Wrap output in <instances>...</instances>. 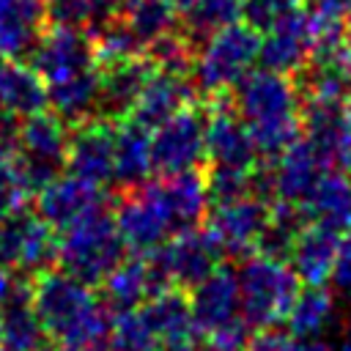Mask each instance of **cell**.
Listing matches in <instances>:
<instances>
[{
    "mask_svg": "<svg viewBox=\"0 0 351 351\" xmlns=\"http://www.w3.org/2000/svg\"><path fill=\"white\" fill-rule=\"evenodd\" d=\"M335 162H340V167L346 173H351V96L346 99V118H343V134L337 143V154Z\"/></svg>",
    "mask_w": 351,
    "mask_h": 351,
    "instance_id": "cell-40",
    "label": "cell"
},
{
    "mask_svg": "<svg viewBox=\"0 0 351 351\" xmlns=\"http://www.w3.org/2000/svg\"><path fill=\"white\" fill-rule=\"evenodd\" d=\"M112 219L123 247L132 255H151L173 233L156 181H143L140 186L126 189L112 211Z\"/></svg>",
    "mask_w": 351,
    "mask_h": 351,
    "instance_id": "cell-9",
    "label": "cell"
},
{
    "mask_svg": "<svg viewBox=\"0 0 351 351\" xmlns=\"http://www.w3.org/2000/svg\"><path fill=\"white\" fill-rule=\"evenodd\" d=\"M228 96L261 159H277L302 137V96L291 74L250 69Z\"/></svg>",
    "mask_w": 351,
    "mask_h": 351,
    "instance_id": "cell-2",
    "label": "cell"
},
{
    "mask_svg": "<svg viewBox=\"0 0 351 351\" xmlns=\"http://www.w3.org/2000/svg\"><path fill=\"white\" fill-rule=\"evenodd\" d=\"M236 19H241V0H186L178 5V30L195 47Z\"/></svg>",
    "mask_w": 351,
    "mask_h": 351,
    "instance_id": "cell-30",
    "label": "cell"
},
{
    "mask_svg": "<svg viewBox=\"0 0 351 351\" xmlns=\"http://www.w3.org/2000/svg\"><path fill=\"white\" fill-rule=\"evenodd\" d=\"M112 148L115 121L88 118L71 126L66 145V173H74L96 186L112 184Z\"/></svg>",
    "mask_w": 351,
    "mask_h": 351,
    "instance_id": "cell-14",
    "label": "cell"
},
{
    "mask_svg": "<svg viewBox=\"0 0 351 351\" xmlns=\"http://www.w3.org/2000/svg\"><path fill=\"white\" fill-rule=\"evenodd\" d=\"M44 30V0H0V58L27 60Z\"/></svg>",
    "mask_w": 351,
    "mask_h": 351,
    "instance_id": "cell-22",
    "label": "cell"
},
{
    "mask_svg": "<svg viewBox=\"0 0 351 351\" xmlns=\"http://www.w3.org/2000/svg\"><path fill=\"white\" fill-rule=\"evenodd\" d=\"M313 14L310 5L304 3L299 11H293L291 16H285L282 22H277L271 30L261 33V52L258 60L263 63V69L280 71V74H296L307 66L310 55H313Z\"/></svg>",
    "mask_w": 351,
    "mask_h": 351,
    "instance_id": "cell-16",
    "label": "cell"
},
{
    "mask_svg": "<svg viewBox=\"0 0 351 351\" xmlns=\"http://www.w3.org/2000/svg\"><path fill=\"white\" fill-rule=\"evenodd\" d=\"M280 351H329V346H324L315 337H293V335H288V340L282 343Z\"/></svg>",
    "mask_w": 351,
    "mask_h": 351,
    "instance_id": "cell-41",
    "label": "cell"
},
{
    "mask_svg": "<svg viewBox=\"0 0 351 351\" xmlns=\"http://www.w3.org/2000/svg\"><path fill=\"white\" fill-rule=\"evenodd\" d=\"M313 8H318V11H326V14H337V16H343L348 8H351V0H307Z\"/></svg>",
    "mask_w": 351,
    "mask_h": 351,
    "instance_id": "cell-43",
    "label": "cell"
},
{
    "mask_svg": "<svg viewBox=\"0 0 351 351\" xmlns=\"http://www.w3.org/2000/svg\"><path fill=\"white\" fill-rule=\"evenodd\" d=\"M250 335L252 326L241 315H233L230 321L208 329L200 340H203V351H247Z\"/></svg>",
    "mask_w": 351,
    "mask_h": 351,
    "instance_id": "cell-38",
    "label": "cell"
},
{
    "mask_svg": "<svg viewBox=\"0 0 351 351\" xmlns=\"http://www.w3.org/2000/svg\"><path fill=\"white\" fill-rule=\"evenodd\" d=\"M332 282L340 291H351V230L346 239H340L337 247V258H335V269H332Z\"/></svg>",
    "mask_w": 351,
    "mask_h": 351,
    "instance_id": "cell-39",
    "label": "cell"
},
{
    "mask_svg": "<svg viewBox=\"0 0 351 351\" xmlns=\"http://www.w3.org/2000/svg\"><path fill=\"white\" fill-rule=\"evenodd\" d=\"M151 60L143 55L123 58L115 63L99 66V93H96V118L121 121L129 115L143 82L151 74Z\"/></svg>",
    "mask_w": 351,
    "mask_h": 351,
    "instance_id": "cell-19",
    "label": "cell"
},
{
    "mask_svg": "<svg viewBox=\"0 0 351 351\" xmlns=\"http://www.w3.org/2000/svg\"><path fill=\"white\" fill-rule=\"evenodd\" d=\"M66 145H69V123L58 118L52 110L44 107L19 121L16 151L33 195L47 181H52L66 170Z\"/></svg>",
    "mask_w": 351,
    "mask_h": 351,
    "instance_id": "cell-7",
    "label": "cell"
},
{
    "mask_svg": "<svg viewBox=\"0 0 351 351\" xmlns=\"http://www.w3.org/2000/svg\"><path fill=\"white\" fill-rule=\"evenodd\" d=\"M173 3H176V11H178V5H184L186 0H173Z\"/></svg>",
    "mask_w": 351,
    "mask_h": 351,
    "instance_id": "cell-49",
    "label": "cell"
},
{
    "mask_svg": "<svg viewBox=\"0 0 351 351\" xmlns=\"http://www.w3.org/2000/svg\"><path fill=\"white\" fill-rule=\"evenodd\" d=\"M299 208L310 222H321L340 233H348L351 230V173L346 170L337 173L329 167L315 181V186L310 189V195L302 200Z\"/></svg>",
    "mask_w": 351,
    "mask_h": 351,
    "instance_id": "cell-27",
    "label": "cell"
},
{
    "mask_svg": "<svg viewBox=\"0 0 351 351\" xmlns=\"http://www.w3.org/2000/svg\"><path fill=\"white\" fill-rule=\"evenodd\" d=\"M14 277H16L14 271H8L5 266H0V302H3V299H5V293L11 291V285H14Z\"/></svg>",
    "mask_w": 351,
    "mask_h": 351,
    "instance_id": "cell-44",
    "label": "cell"
},
{
    "mask_svg": "<svg viewBox=\"0 0 351 351\" xmlns=\"http://www.w3.org/2000/svg\"><path fill=\"white\" fill-rule=\"evenodd\" d=\"M343 233L321 225V222H304V228L296 233L291 250H288V263L299 282L304 285H326L332 280L337 247H340Z\"/></svg>",
    "mask_w": 351,
    "mask_h": 351,
    "instance_id": "cell-20",
    "label": "cell"
},
{
    "mask_svg": "<svg viewBox=\"0 0 351 351\" xmlns=\"http://www.w3.org/2000/svg\"><path fill=\"white\" fill-rule=\"evenodd\" d=\"M343 36H346V41L351 44V8L343 14Z\"/></svg>",
    "mask_w": 351,
    "mask_h": 351,
    "instance_id": "cell-47",
    "label": "cell"
},
{
    "mask_svg": "<svg viewBox=\"0 0 351 351\" xmlns=\"http://www.w3.org/2000/svg\"><path fill=\"white\" fill-rule=\"evenodd\" d=\"M236 282L241 318L252 329L282 324L302 285L285 258L263 252L244 255L241 266L236 269Z\"/></svg>",
    "mask_w": 351,
    "mask_h": 351,
    "instance_id": "cell-4",
    "label": "cell"
},
{
    "mask_svg": "<svg viewBox=\"0 0 351 351\" xmlns=\"http://www.w3.org/2000/svg\"><path fill=\"white\" fill-rule=\"evenodd\" d=\"M27 351H58V343L49 340V337H44V340H38L33 348H27Z\"/></svg>",
    "mask_w": 351,
    "mask_h": 351,
    "instance_id": "cell-45",
    "label": "cell"
},
{
    "mask_svg": "<svg viewBox=\"0 0 351 351\" xmlns=\"http://www.w3.org/2000/svg\"><path fill=\"white\" fill-rule=\"evenodd\" d=\"M47 3V22L52 25H71V27H93L104 16H110L107 0H44Z\"/></svg>",
    "mask_w": 351,
    "mask_h": 351,
    "instance_id": "cell-35",
    "label": "cell"
},
{
    "mask_svg": "<svg viewBox=\"0 0 351 351\" xmlns=\"http://www.w3.org/2000/svg\"><path fill=\"white\" fill-rule=\"evenodd\" d=\"M44 326L30 302V277H14L11 291L0 302V343L8 351H27L44 340Z\"/></svg>",
    "mask_w": 351,
    "mask_h": 351,
    "instance_id": "cell-26",
    "label": "cell"
},
{
    "mask_svg": "<svg viewBox=\"0 0 351 351\" xmlns=\"http://www.w3.org/2000/svg\"><path fill=\"white\" fill-rule=\"evenodd\" d=\"M16 129H19V118L0 107V140L3 143H16Z\"/></svg>",
    "mask_w": 351,
    "mask_h": 351,
    "instance_id": "cell-42",
    "label": "cell"
},
{
    "mask_svg": "<svg viewBox=\"0 0 351 351\" xmlns=\"http://www.w3.org/2000/svg\"><path fill=\"white\" fill-rule=\"evenodd\" d=\"M30 302L44 326V335L58 346L107 351L112 313L82 280L71 277L60 266H49L30 277Z\"/></svg>",
    "mask_w": 351,
    "mask_h": 351,
    "instance_id": "cell-1",
    "label": "cell"
},
{
    "mask_svg": "<svg viewBox=\"0 0 351 351\" xmlns=\"http://www.w3.org/2000/svg\"><path fill=\"white\" fill-rule=\"evenodd\" d=\"M192 101H195V85H192L189 74L151 69V74L143 82L126 118H132L143 129L154 132L159 123H165L170 115H176L178 110H184Z\"/></svg>",
    "mask_w": 351,
    "mask_h": 351,
    "instance_id": "cell-18",
    "label": "cell"
},
{
    "mask_svg": "<svg viewBox=\"0 0 351 351\" xmlns=\"http://www.w3.org/2000/svg\"><path fill=\"white\" fill-rule=\"evenodd\" d=\"M121 16L143 47H148L154 38L178 25V11L173 0H132Z\"/></svg>",
    "mask_w": 351,
    "mask_h": 351,
    "instance_id": "cell-32",
    "label": "cell"
},
{
    "mask_svg": "<svg viewBox=\"0 0 351 351\" xmlns=\"http://www.w3.org/2000/svg\"><path fill=\"white\" fill-rule=\"evenodd\" d=\"M126 255V247L118 236L112 211L107 206L85 214L80 222L58 233L55 263L85 285H99Z\"/></svg>",
    "mask_w": 351,
    "mask_h": 351,
    "instance_id": "cell-3",
    "label": "cell"
},
{
    "mask_svg": "<svg viewBox=\"0 0 351 351\" xmlns=\"http://www.w3.org/2000/svg\"><path fill=\"white\" fill-rule=\"evenodd\" d=\"M107 3H110V11H112V14H123L132 0H107Z\"/></svg>",
    "mask_w": 351,
    "mask_h": 351,
    "instance_id": "cell-46",
    "label": "cell"
},
{
    "mask_svg": "<svg viewBox=\"0 0 351 351\" xmlns=\"http://www.w3.org/2000/svg\"><path fill=\"white\" fill-rule=\"evenodd\" d=\"M154 173L151 167V132L132 118L115 121V148H112V184L123 192L140 186Z\"/></svg>",
    "mask_w": 351,
    "mask_h": 351,
    "instance_id": "cell-24",
    "label": "cell"
},
{
    "mask_svg": "<svg viewBox=\"0 0 351 351\" xmlns=\"http://www.w3.org/2000/svg\"><path fill=\"white\" fill-rule=\"evenodd\" d=\"M27 63L49 85V82H58V80H66V77H74L80 71L93 69L96 58H93L90 36L82 27L52 25L41 33Z\"/></svg>",
    "mask_w": 351,
    "mask_h": 351,
    "instance_id": "cell-12",
    "label": "cell"
},
{
    "mask_svg": "<svg viewBox=\"0 0 351 351\" xmlns=\"http://www.w3.org/2000/svg\"><path fill=\"white\" fill-rule=\"evenodd\" d=\"M206 159L228 167H255L258 151L247 132V123L230 104V96L206 99Z\"/></svg>",
    "mask_w": 351,
    "mask_h": 351,
    "instance_id": "cell-13",
    "label": "cell"
},
{
    "mask_svg": "<svg viewBox=\"0 0 351 351\" xmlns=\"http://www.w3.org/2000/svg\"><path fill=\"white\" fill-rule=\"evenodd\" d=\"M107 351H156V337L140 310L112 315Z\"/></svg>",
    "mask_w": 351,
    "mask_h": 351,
    "instance_id": "cell-34",
    "label": "cell"
},
{
    "mask_svg": "<svg viewBox=\"0 0 351 351\" xmlns=\"http://www.w3.org/2000/svg\"><path fill=\"white\" fill-rule=\"evenodd\" d=\"M156 280L162 285H178L184 291L195 288L200 280H206L214 269L222 266V247L208 233V228H184L176 230L159 244L151 255H145Z\"/></svg>",
    "mask_w": 351,
    "mask_h": 351,
    "instance_id": "cell-6",
    "label": "cell"
},
{
    "mask_svg": "<svg viewBox=\"0 0 351 351\" xmlns=\"http://www.w3.org/2000/svg\"><path fill=\"white\" fill-rule=\"evenodd\" d=\"M261 52V33L252 30L247 22H230L211 33L195 52L192 77L195 90H200L206 99L225 96L233 90V85L255 66Z\"/></svg>",
    "mask_w": 351,
    "mask_h": 351,
    "instance_id": "cell-5",
    "label": "cell"
},
{
    "mask_svg": "<svg viewBox=\"0 0 351 351\" xmlns=\"http://www.w3.org/2000/svg\"><path fill=\"white\" fill-rule=\"evenodd\" d=\"M96 93H99V66L80 71L74 77L47 85V107L63 118L69 126H77L88 118H96Z\"/></svg>",
    "mask_w": 351,
    "mask_h": 351,
    "instance_id": "cell-29",
    "label": "cell"
},
{
    "mask_svg": "<svg viewBox=\"0 0 351 351\" xmlns=\"http://www.w3.org/2000/svg\"><path fill=\"white\" fill-rule=\"evenodd\" d=\"M0 107L16 118L47 107V82L27 60L0 58Z\"/></svg>",
    "mask_w": 351,
    "mask_h": 351,
    "instance_id": "cell-28",
    "label": "cell"
},
{
    "mask_svg": "<svg viewBox=\"0 0 351 351\" xmlns=\"http://www.w3.org/2000/svg\"><path fill=\"white\" fill-rule=\"evenodd\" d=\"M271 200H285L302 206L315 181L332 167V159L324 156L307 137L293 140L277 159H271Z\"/></svg>",
    "mask_w": 351,
    "mask_h": 351,
    "instance_id": "cell-17",
    "label": "cell"
},
{
    "mask_svg": "<svg viewBox=\"0 0 351 351\" xmlns=\"http://www.w3.org/2000/svg\"><path fill=\"white\" fill-rule=\"evenodd\" d=\"M156 184H159V195L167 208L173 233L203 222V217L208 214V192H206V178L197 167L162 176V181Z\"/></svg>",
    "mask_w": 351,
    "mask_h": 351,
    "instance_id": "cell-25",
    "label": "cell"
},
{
    "mask_svg": "<svg viewBox=\"0 0 351 351\" xmlns=\"http://www.w3.org/2000/svg\"><path fill=\"white\" fill-rule=\"evenodd\" d=\"M332 318V293L324 285H307L299 288L288 315H285V332L293 337H318L324 326Z\"/></svg>",
    "mask_w": 351,
    "mask_h": 351,
    "instance_id": "cell-31",
    "label": "cell"
},
{
    "mask_svg": "<svg viewBox=\"0 0 351 351\" xmlns=\"http://www.w3.org/2000/svg\"><path fill=\"white\" fill-rule=\"evenodd\" d=\"M0 351H8V348H5V346H3V343H0Z\"/></svg>",
    "mask_w": 351,
    "mask_h": 351,
    "instance_id": "cell-50",
    "label": "cell"
},
{
    "mask_svg": "<svg viewBox=\"0 0 351 351\" xmlns=\"http://www.w3.org/2000/svg\"><path fill=\"white\" fill-rule=\"evenodd\" d=\"M189 293V307L197 329L206 335L208 329L230 321L239 315V282H236V269H214L206 280H200Z\"/></svg>",
    "mask_w": 351,
    "mask_h": 351,
    "instance_id": "cell-23",
    "label": "cell"
},
{
    "mask_svg": "<svg viewBox=\"0 0 351 351\" xmlns=\"http://www.w3.org/2000/svg\"><path fill=\"white\" fill-rule=\"evenodd\" d=\"M101 288V304L118 315V313H132V310H140V304L159 288H165L148 258L145 255H132V258H121V263L99 282Z\"/></svg>",
    "mask_w": 351,
    "mask_h": 351,
    "instance_id": "cell-21",
    "label": "cell"
},
{
    "mask_svg": "<svg viewBox=\"0 0 351 351\" xmlns=\"http://www.w3.org/2000/svg\"><path fill=\"white\" fill-rule=\"evenodd\" d=\"M140 315L156 337V351H200L203 332L197 329L189 307V293L178 285L154 291L143 304Z\"/></svg>",
    "mask_w": 351,
    "mask_h": 351,
    "instance_id": "cell-10",
    "label": "cell"
},
{
    "mask_svg": "<svg viewBox=\"0 0 351 351\" xmlns=\"http://www.w3.org/2000/svg\"><path fill=\"white\" fill-rule=\"evenodd\" d=\"M206 162V107L195 101L151 132V167L156 176L195 170Z\"/></svg>",
    "mask_w": 351,
    "mask_h": 351,
    "instance_id": "cell-8",
    "label": "cell"
},
{
    "mask_svg": "<svg viewBox=\"0 0 351 351\" xmlns=\"http://www.w3.org/2000/svg\"><path fill=\"white\" fill-rule=\"evenodd\" d=\"M340 351H351V340H348V343H346V346H343Z\"/></svg>",
    "mask_w": 351,
    "mask_h": 351,
    "instance_id": "cell-48",
    "label": "cell"
},
{
    "mask_svg": "<svg viewBox=\"0 0 351 351\" xmlns=\"http://www.w3.org/2000/svg\"><path fill=\"white\" fill-rule=\"evenodd\" d=\"M250 176L252 167H228V165H211V170L203 176L206 178V192H208V206L236 200L250 192Z\"/></svg>",
    "mask_w": 351,
    "mask_h": 351,
    "instance_id": "cell-36",
    "label": "cell"
},
{
    "mask_svg": "<svg viewBox=\"0 0 351 351\" xmlns=\"http://www.w3.org/2000/svg\"><path fill=\"white\" fill-rule=\"evenodd\" d=\"M269 203L252 192L228 200V203H217L208 208V233L217 239V244L222 247L225 255H250L258 247L261 230L266 225L269 217Z\"/></svg>",
    "mask_w": 351,
    "mask_h": 351,
    "instance_id": "cell-11",
    "label": "cell"
},
{
    "mask_svg": "<svg viewBox=\"0 0 351 351\" xmlns=\"http://www.w3.org/2000/svg\"><path fill=\"white\" fill-rule=\"evenodd\" d=\"M33 197H36V214L58 233L66 230L69 225L80 222L85 214L107 206L104 186H96L74 173L55 176L41 189H36Z\"/></svg>",
    "mask_w": 351,
    "mask_h": 351,
    "instance_id": "cell-15",
    "label": "cell"
},
{
    "mask_svg": "<svg viewBox=\"0 0 351 351\" xmlns=\"http://www.w3.org/2000/svg\"><path fill=\"white\" fill-rule=\"evenodd\" d=\"M30 197H33V189L25 178L16 143L0 140V217L25 208Z\"/></svg>",
    "mask_w": 351,
    "mask_h": 351,
    "instance_id": "cell-33",
    "label": "cell"
},
{
    "mask_svg": "<svg viewBox=\"0 0 351 351\" xmlns=\"http://www.w3.org/2000/svg\"><path fill=\"white\" fill-rule=\"evenodd\" d=\"M307 0H241V22L252 30L266 33L293 11H299Z\"/></svg>",
    "mask_w": 351,
    "mask_h": 351,
    "instance_id": "cell-37",
    "label": "cell"
}]
</instances>
